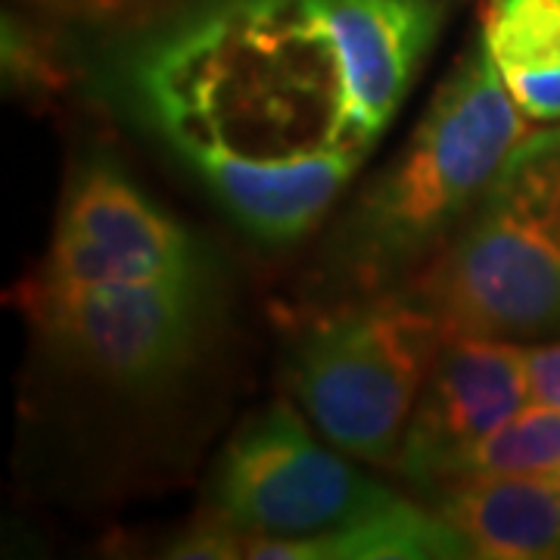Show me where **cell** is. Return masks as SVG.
I'll return each instance as SVG.
<instances>
[{
    "label": "cell",
    "mask_w": 560,
    "mask_h": 560,
    "mask_svg": "<svg viewBox=\"0 0 560 560\" xmlns=\"http://www.w3.org/2000/svg\"><path fill=\"white\" fill-rule=\"evenodd\" d=\"M436 35L430 0H228L153 40L128 79L228 219L287 246L355 180Z\"/></svg>",
    "instance_id": "1"
},
{
    "label": "cell",
    "mask_w": 560,
    "mask_h": 560,
    "mask_svg": "<svg viewBox=\"0 0 560 560\" xmlns=\"http://www.w3.org/2000/svg\"><path fill=\"white\" fill-rule=\"evenodd\" d=\"M526 121L477 35L445 72L399 156L342 221V268L361 287H386L436 259L529 135Z\"/></svg>",
    "instance_id": "2"
},
{
    "label": "cell",
    "mask_w": 560,
    "mask_h": 560,
    "mask_svg": "<svg viewBox=\"0 0 560 560\" xmlns=\"http://www.w3.org/2000/svg\"><path fill=\"white\" fill-rule=\"evenodd\" d=\"M415 300L445 334L560 337V121L517 143Z\"/></svg>",
    "instance_id": "3"
},
{
    "label": "cell",
    "mask_w": 560,
    "mask_h": 560,
    "mask_svg": "<svg viewBox=\"0 0 560 560\" xmlns=\"http://www.w3.org/2000/svg\"><path fill=\"white\" fill-rule=\"evenodd\" d=\"M442 340V324L415 296L349 305L315 320L293 346V399L342 455L396 467Z\"/></svg>",
    "instance_id": "4"
},
{
    "label": "cell",
    "mask_w": 560,
    "mask_h": 560,
    "mask_svg": "<svg viewBox=\"0 0 560 560\" xmlns=\"http://www.w3.org/2000/svg\"><path fill=\"white\" fill-rule=\"evenodd\" d=\"M215 275L160 280H54L38 275L32 312L40 337L91 377L150 389L197 359L215 305Z\"/></svg>",
    "instance_id": "5"
},
{
    "label": "cell",
    "mask_w": 560,
    "mask_h": 560,
    "mask_svg": "<svg viewBox=\"0 0 560 560\" xmlns=\"http://www.w3.org/2000/svg\"><path fill=\"white\" fill-rule=\"evenodd\" d=\"M396 499L383 482L312 436L305 415L271 401L224 445L209 514L249 541H293L340 529Z\"/></svg>",
    "instance_id": "6"
},
{
    "label": "cell",
    "mask_w": 560,
    "mask_h": 560,
    "mask_svg": "<svg viewBox=\"0 0 560 560\" xmlns=\"http://www.w3.org/2000/svg\"><path fill=\"white\" fill-rule=\"evenodd\" d=\"M44 278L160 280L215 275L209 253L116 162L91 160L72 175L60 202Z\"/></svg>",
    "instance_id": "7"
},
{
    "label": "cell",
    "mask_w": 560,
    "mask_h": 560,
    "mask_svg": "<svg viewBox=\"0 0 560 560\" xmlns=\"http://www.w3.org/2000/svg\"><path fill=\"white\" fill-rule=\"evenodd\" d=\"M529 405L526 349L501 337L445 334L420 386L396 470L430 492L477 442Z\"/></svg>",
    "instance_id": "8"
},
{
    "label": "cell",
    "mask_w": 560,
    "mask_h": 560,
    "mask_svg": "<svg viewBox=\"0 0 560 560\" xmlns=\"http://www.w3.org/2000/svg\"><path fill=\"white\" fill-rule=\"evenodd\" d=\"M474 558L560 560V489L548 474H486L430 489Z\"/></svg>",
    "instance_id": "9"
},
{
    "label": "cell",
    "mask_w": 560,
    "mask_h": 560,
    "mask_svg": "<svg viewBox=\"0 0 560 560\" xmlns=\"http://www.w3.org/2000/svg\"><path fill=\"white\" fill-rule=\"evenodd\" d=\"M243 558L261 560H458L467 541L433 508L399 495L340 529L293 541H249Z\"/></svg>",
    "instance_id": "10"
},
{
    "label": "cell",
    "mask_w": 560,
    "mask_h": 560,
    "mask_svg": "<svg viewBox=\"0 0 560 560\" xmlns=\"http://www.w3.org/2000/svg\"><path fill=\"white\" fill-rule=\"evenodd\" d=\"M480 35L523 116L560 121V0H492Z\"/></svg>",
    "instance_id": "11"
},
{
    "label": "cell",
    "mask_w": 560,
    "mask_h": 560,
    "mask_svg": "<svg viewBox=\"0 0 560 560\" xmlns=\"http://www.w3.org/2000/svg\"><path fill=\"white\" fill-rule=\"evenodd\" d=\"M560 470V408L529 401L492 430L455 464L448 480L486 474H548ZM445 480V482H448Z\"/></svg>",
    "instance_id": "12"
},
{
    "label": "cell",
    "mask_w": 560,
    "mask_h": 560,
    "mask_svg": "<svg viewBox=\"0 0 560 560\" xmlns=\"http://www.w3.org/2000/svg\"><path fill=\"white\" fill-rule=\"evenodd\" d=\"M526 381L529 401L560 408V337L555 342L526 349Z\"/></svg>",
    "instance_id": "13"
},
{
    "label": "cell",
    "mask_w": 560,
    "mask_h": 560,
    "mask_svg": "<svg viewBox=\"0 0 560 560\" xmlns=\"http://www.w3.org/2000/svg\"><path fill=\"white\" fill-rule=\"evenodd\" d=\"M555 482H558V489H560V470H558V474H555Z\"/></svg>",
    "instance_id": "14"
}]
</instances>
